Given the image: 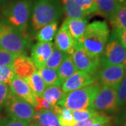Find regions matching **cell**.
<instances>
[{"label":"cell","mask_w":126,"mask_h":126,"mask_svg":"<svg viewBox=\"0 0 126 126\" xmlns=\"http://www.w3.org/2000/svg\"><path fill=\"white\" fill-rule=\"evenodd\" d=\"M110 36V30L106 21L96 20L88 24L79 44L88 52L101 58Z\"/></svg>","instance_id":"cell-1"},{"label":"cell","mask_w":126,"mask_h":126,"mask_svg":"<svg viewBox=\"0 0 126 126\" xmlns=\"http://www.w3.org/2000/svg\"><path fill=\"white\" fill-rule=\"evenodd\" d=\"M63 14V8L59 0H34L32 3L31 26L37 32L48 24L58 21Z\"/></svg>","instance_id":"cell-2"},{"label":"cell","mask_w":126,"mask_h":126,"mask_svg":"<svg viewBox=\"0 0 126 126\" xmlns=\"http://www.w3.org/2000/svg\"><path fill=\"white\" fill-rule=\"evenodd\" d=\"M32 3V0H12L2 10V18L25 37L31 18Z\"/></svg>","instance_id":"cell-3"},{"label":"cell","mask_w":126,"mask_h":126,"mask_svg":"<svg viewBox=\"0 0 126 126\" xmlns=\"http://www.w3.org/2000/svg\"><path fill=\"white\" fill-rule=\"evenodd\" d=\"M29 46L27 37L3 18H0V49L18 55L24 54Z\"/></svg>","instance_id":"cell-4"},{"label":"cell","mask_w":126,"mask_h":126,"mask_svg":"<svg viewBox=\"0 0 126 126\" xmlns=\"http://www.w3.org/2000/svg\"><path fill=\"white\" fill-rule=\"evenodd\" d=\"M100 87L101 85L97 81L82 88L69 92L64 94L58 105L72 111L91 108L92 102Z\"/></svg>","instance_id":"cell-5"},{"label":"cell","mask_w":126,"mask_h":126,"mask_svg":"<svg viewBox=\"0 0 126 126\" xmlns=\"http://www.w3.org/2000/svg\"><path fill=\"white\" fill-rule=\"evenodd\" d=\"M4 109L7 116L19 121L31 123L35 115V110L30 104L9 93L6 101Z\"/></svg>","instance_id":"cell-6"},{"label":"cell","mask_w":126,"mask_h":126,"mask_svg":"<svg viewBox=\"0 0 126 126\" xmlns=\"http://www.w3.org/2000/svg\"><path fill=\"white\" fill-rule=\"evenodd\" d=\"M126 58V48L111 32L103 54L100 58L101 67L123 64Z\"/></svg>","instance_id":"cell-7"},{"label":"cell","mask_w":126,"mask_h":126,"mask_svg":"<svg viewBox=\"0 0 126 126\" xmlns=\"http://www.w3.org/2000/svg\"><path fill=\"white\" fill-rule=\"evenodd\" d=\"M91 108L105 114L117 111V88L101 86L92 102Z\"/></svg>","instance_id":"cell-8"},{"label":"cell","mask_w":126,"mask_h":126,"mask_svg":"<svg viewBox=\"0 0 126 126\" xmlns=\"http://www.w3.org/2000/svg\"><path fill=\"white\" fill-rule=\"evenodd\" d=\"M72 58L77 70L97 76L101 67L100 58L92 55L81 46H77Z\"/></svg>","instance_id":"cell-9"},{"label":"cell","mask_w":126,"mask_h":126,"mask_svg":"<svg viewBox=\"0 0 126 126\" xmlns=\"http://www.w3.org/2000/svg\"><path fill=\"white\" fill-rule=\"evenodd\" d=\"M126 74L123 64L100 67L97 73V79L101 86L118 88Z\"/></svg>","instance_id":"cell-10"},{"label":"cell","mask_w":126,"mask_h":126,"mask_svg":"<svg viewBox=\"0 0 126 126\" xmlns=\"http://www.w3.org/2000/svg\"><path fill=\"white\" fill-rule=\"evenodd\" d=\"M97 76L78 70L72 77L64 81L61 86V88L64 93H67L69 92L91 85L97 82Z\"/></svg>","instance_id":"cell-11"},{"label":"cell","mask_w":126,"mask_h":126,"mask_svg":"<svg viewBox=\"0 0 126 126\" xmlns=\"http://www.w3.org/2000/svg\"><path fill=\"white\" fill-rule=\"evenodd\" d=\"M54 46L55 48L67 55H72L77 48V43L73 39L68 30L66 21L64 20L55 36Z\"/></svg>","instance_id":"cell-12"},{"label":"cell","mask_w":126,"mask_h":126,"mask_svg":"<svg viewBox=\"0 0 126 126\" xmlns=\"http://www.w3.org/2000/svg\"><path fill=\"white\" fill-rule=\"evenodd\" d=\"M9 88L15 96L30 104L34 109L36 107V97L25 79L16 76L9 83Z\"/></svg>","instance_id":"cell-13"},{"label":"cell","mask_w":126,"mask_h":126,"mask_svg":"<svg viewBox=\"0 0 126 126\" xmlns=\"http://www.w3.org/2000/svg\"><path fill=\"white\" fill-rule=\"evenodd\" d=\"M12 68L16 76L25 79L37 71L36 66L31 58L25 54L17 55L14 60Z\"/></svg>","instance_id":"cell-14"},{"label":"cell","mask_w":126,"mask_h":126,"mask_svg":"<svg viewBox=\"0 0 126 126\" xmlns=\"http://www.w3.org/2000/svg\"><path fill=\"white\" fill-rule=\"evenodd\" d=\"M54 47V44L52 42H37L32 47L30 58L36 69L44 66L46 62L53 53Z\"/></svg>","instance_id":"cell-15"},{"label":"cell","mask_w":126,"mask_h":126,"mask_svg":"<svg viewBox=\"0 0 126 126\" xmlns=\"http://www.w3.org/2000/svg\"><path fill=\"white\" fill-rule=\"evenodd\" d=\"M64 20L66 21L68 30L71 36L78 46L85 33L87 25L88 24V19L85 17L82 18L73 19L66 18Z\"/></svg>","instance_id":"cell-16"},{"label":"cell","mask_w":126,"mask_h":126,"mask_svg":"<svg viewBox=\"0 0 126 126\" xmlns=\"http://www.w3.org/2000/svg\"><path fill=\"white\" fill-rule=\"evenodd\" d=\"M32 121L36 122L39 126H62L55 113L50 110L36 111Z\"/></svg>","instance_id":"cell-17"},{"label":"cell","mask_w":126,"mask_h":126,"mask_svg":"<svg viewBox=\"0 0 126 126\" xmlns=\"http://www.w3.org/2000/svg\"><path fill=\"white\" fill-rule=\"evenodd\" d=\"M94 3L97 7V14L109 20L121 6L116 0H94Z\"/></svg>","instance_id":"cell-18"},{"label":"cell","mask_w":126,"mask_h":126,"mask_svg":"<svg viewBox=\"0 0 126 126\" xmlns=\"http://www.w3.org/2000/svg\"><path fill=\"white\" fill-rule=\"evenodd\" d=\"M57 71L61 84L78 71L72 60V55H66Z\"/></svg>","instance_id":"cell-19"},{"label":"cell","mask_w":126,"mask_h":126,"mask_svg":"<svg viewBox=\"0 0 126 126\" xmlns=\"http://www.w3.org/2000/svg\"><path fill=\"white\" fill-rule=\"evenodd\" d=\"M58 21L48 24L37 31L36 39L38 42H52L58 32Z\"/></svg>","instance_id":"cell-20"},{"label":"cell","mask_w":126,"mask_h":126,"mask_svg":"<svg viewBox=\"0 0 126 126\" xmlns=\"http://www.w3.org/2000/svg\"><path fill=\"white\" fill-rule=\"evenodd\" d=\"M63 11L66 18H82L86 17V14L75 3L74 0H60Z\"/></svg>","instance_id":"cell-21"},{"label":"cell","mask_w":126,"mask_h":126,"mask_svg":"<svg viewBox=\"0 0 126 126\" xmlns=\"http://www.w3.org/2000/svg\"><path fill=\"white\" fill-rule=\"evenodd\" d=\"M37 72L39 74L46 87L51 86H62L59 79L57 69L42 67L37 69Z\"/></svg>","instance_id":"cell-22"},{"label":"cell","mask_w":126,"mask_h":126,"mask_svg":"<svg viewBox=\"0 0 126 126\" xmlns=\"http://www.w3.org/2000/svg\"><path fill=\"white\" fill-rule=\"evenodd\" d=\"M64 93L63 92L61 86H48L46 88L44 93L41 97L48 102L52 106L58 105V102L64 95Z\"/></svg>","instance_id":"cell-23"},{"label":"cell","mask_w":126,"mask_h":126,"mask_svg":"<svg viewBox=\"0 0 126 126\" xmlns=\"http://www.w3.org/2000/svg\"><path fill=\"white\" fill-rule=\"evenodd\" d=\"M25 80L31 88L32 91L34 94L35 97H39L42 96L46 86L37 71L34 72L31 77L25 79Z\"/></svg>","instance_id":"cell-24"},{"label":"cell","mask_w":126,"mask_h":126,"mask_svg":"<svg viewBox=\"0 0 126 126\" xmlns=\"http://www.w3.org/2000/svg\"><path fill=\"white\" fill-rule=\"evenodd\" d=\"M109 20L113 29L126 30V4L121 5Z\"/></svg>","instance_id":"cell-25"},{"label":"cell","mask_w":126,"mask_h":126,"mask_svg":"<svg viewBox=\"0 0 126 126\" xmlns=\"http://www.w3.org/2000/svg\"><path fill=\"white\" fill-rule=\"evenodd\" d=\"M53 112L57 116L59 122L62 126H72L73 124H74L72 110L56 105L54 107Z\"/></svg>","instance_id":"cell-26"},{"label":"cell","mask_w":126,"mask_h":126,"mask_svg":"<svg viewBox=\"0 0 126 126\" xmlns=\"http://www.w3.org/2000/svg\"><path fill=\"white\" fill-rule=\"evenodd\" d=\"M66 55L67 54L64 53L63 52L59 50L58 49L55 48L54 47L53 53H51L48 60L46 62L44 67H46L53 69H58L64 58H65Z\"/></svg>","instance_id":"cell-27"},{"label":"cell","mask_w":126,"mask_h":126,"mask_svg":"<svg viewBox=\"0 0 126 126\" xmlns=\"http://www.w3.org/2000/svg\"><path fill=\"white\" fill-rule=\"evenodd\" d=\"M99 113H101L95 111L92 108L72 111V116H73V119H74V123L86 121L90 118H93L99 115Z\"/></svg>","instance_id":"cell-28"},{"label":"cell","mask_w":126,"mask_h":126,"mask_svg":"<svg viewBox=\"0 0 126 126\" xmlns=\"http://www.w3.org/2000/svg\"><path fill=\"white\" fill-rule=\"evenodd\" d=\"M118 108L126 107V74L117 88Z\"/></svg>","instance_id":"cell-29"},{"label":"cell","mask_w":126,"mask_h":126,"mask_svg":"<svg viewBox=\"0 0 126 126\" xmlns=\"http://www.w3.org/2000/svg\"><path fill=\"white\" fill-rule=\"evenodd\" d=\"M82 11L88 16L90 14H97V7L94 0H74Z\"/></svg>","instance_id":"cell-30"},{"label":"cell","mask_w":126,"mask_h":126,"mask_svg":"<svg viewBox=\"0 0 126 126\" xmlns=\"http://www.w3.org/2000/svg\"><path fill=\"white\" fill-rule=\"evenodd\" d=\"M16 77L12 66L0 67V83L9 84Z\"/></svg>","instance_id":"cell-31"},{"label":"cell","mask_w":126,"mask_h":126,"mask_svg":"<svg viewBox=\"0 0 126 126\" xmlns=\"http://www.w3.org/2000/svg\"><path fill=\"white\" fill-rule=\"evenodd\" d=\"M109 120H111V118L110 116H107L105 113H99V115L94 116L93 118H90L89 119H87L86 121L81 122H78L75 123L74 124H73L72 126H91L96 123L102 121H109Z\"/></svg>","instance_id":"cell-32"},{"label":"cell","mask_w":126,"mask_h":126,"mask_svg":"<svg viewBox=\"0 0 126 126\" xmlns=\"http://www.w3.org/2000/svg\"><path fill=\"white\" fill-rule=\"evenodd\" d=\"M30 123L19 121L9 116L0 118V126H29Z\"/></svg>","instance_id":"cell-33"},{"label":"cell","mask_w":126,"mask_h":126,"mask_svg":"<svg viewBox=\"0 0 126 126\" xmlns=\"http://www.w3.org/2000/svg\"><path fill=\"white\" fill-rule=\"evenodd\" d=\"M17 55L11 54L6 51L0 49V67L11 66L14 58Z\"/></svg>","instance_id":"cell-34"},{"label":"cell","mask_w":126,"mask_h":126,"mask_svg":"<svg viewBox=\"0 0 126 126\" xmlns=\"http://www.w3.org/2000/svg\"><path fill=\"white\" fill-rule=\"evenodd\" d=\"M10 93L9 84L0 83V114L3 108H4L6 101Z\"/></svg>","instance_id":"cell-35"},{"label":"cell","mask_w":126,"mask_h":126,"mask_svg":"<svg viewBox=\"0 0 126 126\" xmlns=\"http://www.w3.org/2000/svg\"><path fill=\"white\" fill-rule=\"evenodd\" d=\"M112 32L117 37L121 44L126 48V30L113 29Z\"/></svg>","instance_id":"cell-36"},{"label":"cell","mask_w":126,"mask_h":126,"mask_svg":"<svg viewBox=\"0 0 126 126\" xmlns=\"http://www.w3.org/2000/svg\"><path fill=\"white\" fill-rule=\"evenodd\" d=\"M111 120H109V121H102V122H98V123H96L93 125H92L91 126H112L111 124Z\"/></svg>","instance_id":"cell-37"},{"label":"cell","mask_w":126,"mask_h":126,"mask_svg":"<svg viewBox=\"0 0 126 126\" xmlns=\"http://www.w3.org/2000/svg\"><path fill=\"white\" fill-rule=\"evenodd\" d=\"M120 5H124L126 4V0H116Z\"/></svg>","instance_id":"cell-38"},{"label":"cell","mask_w":126,"mask_h":126,"mask_svg":"<svg viewBox=\"0 0 126 126\" xmlns=\"http://www.w3.org/2000/svg\"><path fill=\"white\" fill-rule=\"evenodd\" d=\"M29 126H39L37 123H36V122L34 121H32L30 123V125Z\"/></svg>","instance_id":"cell-39"},{"label":"cell","mask_w":126,"mask_h":126,"mask_svg":"<svg viewBox=\"0 0 126 126\" xmlns=\"http://www.w3.org/2000/svg\"><path fill=\"white\" fill-rule=\"evenodd\" d=\"M7 0H0V5L3 4L4 3H5Z\"/></svg>","instance_id":"cell-40"},{"label":"cell","mask_w":126,"mask_h":126,"mask_svg":"<svg viewBox=\"0 0 126 126\" xmlns=\"http://www.w3.org/2000/svg\"><path fill=\"white\" fill-rule=\"evenodd\" d=\"M123 64L124 67L126 68V60H125V61H124V63H123Z\"/></svg>","instance_id":"cell-41"}]
</instances>
